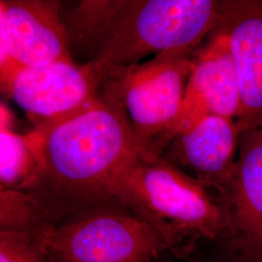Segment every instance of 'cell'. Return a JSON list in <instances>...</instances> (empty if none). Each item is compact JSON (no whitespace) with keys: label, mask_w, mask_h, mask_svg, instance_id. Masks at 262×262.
Segmentation results:
<instances>
[{"label":"cell","mask_w":262,"mask_h":262,"mask_svg":"<svg viewBox=\"0 0 262 262\" xmlns=\"http://www.w3.org/2000/svg\"><path fill=\"white\" fill-rule=\"evenodd\" d=\"M222 6L216 0H86L62 20L71 54L131 68L152 54H191L215 31Z\"/></svg>","instance_id":"2"},{"label":"cell","mask_w":262,"mask_h":262,"mask_svg":"<svg viewBox=\"0 0 262 262\" xmlns=\"http://www.w3.org/2000/svg\"><path fill=\"white\" fill-rule=\"evenodd\" d=\"M216 33L225 36L238 76L239 131L262 127V0L223 1Z\"/></svg>","instance_id":"8"},{"label":"cell","mask_w":262,"mask_h":262,"mask_svg":"<svg viewBox=\"0 0 262 262\" xmlns=\"http://www.w3.org/2000/svg\"><path fill=\"white\" fill-rule=\"evenodd\" d=\"M55 223L47 209L32 194L23 190H0V227L35 233Z\"/></svg>","instance_id":"13"},{"label":"cell","mask_w":262,"mask_h":262,"mask_svg":"<svg viewBox=\"0 0 262 262\" xmlns=\"http://www.w3.org/2000/svg\"><path fill=\"white\" fill-rule=\"evenodd\" d=\"M0 108V190L26 191L39 175L37 146L31 132L25 136L10 128V112Z\"/></svg>","instance_id":"12"},{"label":"cell","mask_w":262,"mask_h":262,"mask_svg":"<svg viewBox=\"0 0 262 262\" xmlns=\"http://www.w3.org/2000/svg\"><path fill=\"white\" fill-rule=\"evenodd\" d=\"M209 187L149 150L140 148L118 174L111 197L155 226L175 254L185 240L232 235L228 211Z\"/></svg>","instance_id":"3"},{"label":"cell","mask_w":262,"mask_h":262,"mask_svg":"<svg viewBox=\"0 0 262 262\" xmlns=\"http://www.w3.org/2000/svg\"><path fill=\"white\" fill-rule=\"evenodd\" d=\"M108 73V67L96 61L25 67L14 78L8 94L35 127H41L88 109L102 94Z\"/></svg>","instance_id":"6"},{"label":"cell","mask_w":262,"mask_h":262,"mask_svg":"<svg viewBox=\"0 0 262 262\" xmlns=\"http://www.w3.org/2000/svg\"><path fill=\"white\" fill-rule=\"evenodd\" d=\"M32 234L55 262H150L168 250L155 226L119 202L94 207Z\"/></svg>","instance_id":"4"},{"label":"cell","mask_w":262,"mask_h":262,"mask_svg":"<svg viewBox=\"0 0 262 262\" xmlns=\"http://www.w3.org/2000/svg\"><path fill=\"white\" fill-rule=\"evenodd\" d=\"M193 67L190 54L164 53L143 66L114 69L107 89L122 99L142 149L161 157L167 148Z\"/></svg>","instance_id":"5"},{"label":"cell","mask_w":262,"mask_h":262,"mask_svg":"<svg viewBox=\"0 0 262 262\" xmlns=\"http://www.w3.org/2000/svg\"><path fill=\"white\" fill-rule=\"evenodd\" d=\"M31 134L40 171L26 191L41 202L55 223L116 202L113 184L140 149L122 99L108 92L75 117L35 127Z\"/></svg>","instance_id":"1"},{"label":"cell","mask_w":262,"mask_h":262,"mask_svg":"<svg viewBox=\"0 0 262 262\" xmlns=\"http://www.w3.org/2000/svg\"><path fill=\"white\" fill-rule=\"evenodd\" d=\"M0 262H55L35 235L0 230Z\"/></svg>","instance_id":"14"},{"label":"cell","mask_w":262,"mask_h":262,"mask_svg":"<svg viewBox=\"0 0 262 262\" xmlns=\"http://www.w3.org/2000/svg\"><path fill=\"white\" fill-rule=\"evenodd\" d=\"M232 236L251 262H262V127L240 134L231 180L222 194Z\"/></svg>","instance_id":"11"},{"label":"cell","mask_w":262,"mask_h":262,"mask_svg":"<svg viewBox=\"0 0 262 262\" xmlns=\"http://www.w3.org/2000/svg\"><path fill=\"white\" fill-rule=\"evenodd\" d=\"M240 134L234 120L210 116L177 134L161 158L221 197L234 171Z\"/></svg>","instance_id":"10"},{"label":"cell","mask_w":262,"mask_h":262,"mask_svg":"<svg viewBox=\"0 0 262 262\" xmlns=\"http://www.w3.org/2000/svg\"><path fill=\"white\" fill-rule=\"evenodd\" d=\"M0 49L23 68L75 62L62 20V4L46 0L0 1Z\"/></svg>","instance_id":"7"},{"label":"cell","mask_w":262,"mask_h":262,"mask_svg":"<svg viewBox=\"0 0 262 262\" xmlns=\"http://www.w3.org/2000/svg\"><path fill=\"white\" fill-rule=\"evenodd\" d=\"M240 107L239 81L227 41L222 34L213 32L209 44L194 59L169 143L179 133L210 116L236 121Z\"/></svg>","instance_id":"9"}]
</instances>
